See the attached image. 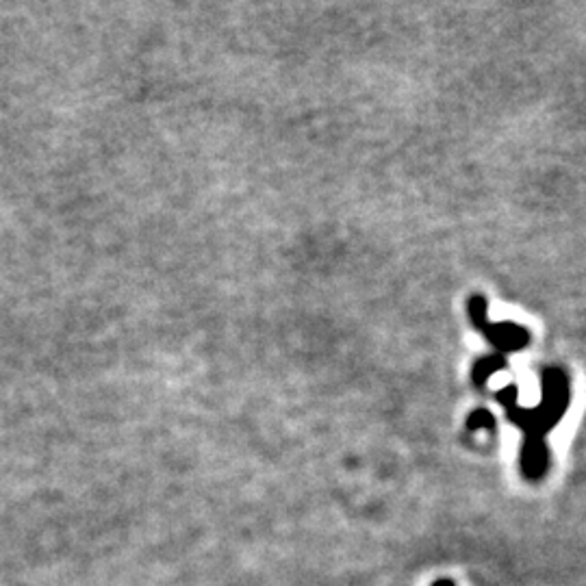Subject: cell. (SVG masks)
<instances>
[{
    "mask_svg": "<svg viewBox=\"0 0 586 586\" xmlns=\"http://www.w3.org/2000/svg\"><path fill=\"white\" fill-rule=\"evenodd\" d=\"M497 398L506 406L508 420L524 430L521 445V474L525 480H541L550 467V449H547V432L561 421L569 406V383L562 369L550 367L543 372V398L539 406L524 409L517 404V387L497 391Z\"/></svg>",
    "mask_w": 586,
    "mask_h": 586,
    "instance_id": "obj_1",
    "label": "cell"
},
{
    "mask_svg": "<svg viewBox=\"0 0 586 586\" xmlns=\"http://www.w3.org/2000/svg\"><path fill=\"white\" fill-rule=\"evenodd\" d=\"M469 317L482 335L487 336L488 344H493L502 352H519L530 344V333L524 326L497 322L488 324L487 319V300L482 296H474L469 300Z\"/></svg>",
    "mask_w": 586,
    "mask_h": 586,
    "instance_id": "obj_2",
    "label": "cell"
},
{
    "mask_svg": "<svg viewBox=\"0 0 586 586\" xmlns=\"http://www.w3.org/2000/svg\"><path fill=\"white\" fill-rule=\"evenodd\" d=\"M506 367V358L504 356H487L482 361L476 363L474 367V383L476 384H485L493 373L499 372V369Z\"/></svg>",
    "mask_w": 586,
    "mask_h": 586,
    "instance_id": "obj_3",
    "label": "cell"
},
{
    "mask_svg": "<svg viewBox=\"0 0 586 586\" xmlns=\"http://www.w3.org/2000/svg\"><path fill=\"white\" fill-rule=\"evenodd\" d=\"M467 426L471 428V430H476V428H488V430H496V420L491 417V412L488 411H476L474 415L469 417V423Z\"/></svg>",
    "mask_w": 586,
    "mask_h": 586,
    "instance_id": "obj_4",
    "label": "cell"
},
{
    "mask_svg": "<svg viewBox=\"0 0 586 586\" xmlns=\"http://www.w3.org/2000/svg\"><path fill=\"white\" fill-rule=\"evenodd\" d=\"M432 586H456L452 580H448V578H441V580H437V582H434Z\"/></svg>",
    "mask_w": 586,
    "mask_h": 586,
    "instance_id": "obj_5",
    "label": "cell"
}]
</instances>
